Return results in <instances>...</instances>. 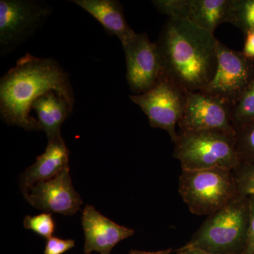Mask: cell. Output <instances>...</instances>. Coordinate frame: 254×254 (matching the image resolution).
<instances>
[{
	"instance_id": "25",
	"label": "cell",
	"mask_w": 254,
	"mask_h": 254,
	"mask_svg": "<svg viewBox=\"0 0 254 254\" xmlns=\"http://www.w3.org/2000/svg\"><path fill=\"white\" fill-rule=\"evenodd\" d=\"M245 45L242 53L247 58L254 60V31L248 32L245 34Z\"/></svg>"
},
{
	"instance_id": "9",
	"label": "cell",
	"mask_w": 254,
	"mask_h": 254,
	"mask_svg": "<svg viewBox=\"0 0 254 254\" xmlns=\"http://www.w3.org/2000/svg\"><path fill=\"white\" fill-rule=\"evenodd\" d=\"M127 63V80L134 95L146 93L155 86L163 66L156 43L145 33H136L123 45Z\"/></svg>"
},
{
	"instance_id": "3",
	"label": "cell",
	"mask_w": 254,
	"mask_h": 254,
	"mask_svg": "<svg viewBox=\"0 0 254 254\" xmlns=\"http://www.w3.org/2000/svg\"><path fill=\"white\" fill-rule=\"evenodd\" d=\"M250 221V198L238 196L208 215L183 247L215 254H242L248 239Z\"/></svg>"
},
{
	"instance_id": "26",
	"label": "cell",
	"mask_w": 254,
	"mask_h": 254,
	"mask_svg": "<svg viewBox=\"0 0 254 254\" xmlns=\"http://www.w3.org/2000/svg\"><path fill=\"white\" fill-rule=\"evenodd\" d=\"M175 254H215L211 252H206V251L198 250L195 248H186V247H182L175 251Z\"/></svg>"
},
{
	"instance_id": "17",
	"label": "cell",
	"mask_w": 254,
	"mask_h": 254,
	"mask_svg": "<svg viewBox=\"0 0 254 254\" xmlns=\"http://www.w3.org/2000/svg\"><path fill=\"white\" fill-rule=\"evenodd\" d=\"M230 118L235 131L254 120V79L242 98L232 107Z\"/></svg>"
},
{
	"instance_id": "12",
	"label": "cell",
	"mask_w": 254,
	"mask_h": 254,
	"mask_svg": "<svg viewBox=\"0 0 254 254\" xmlns=\"http://www.w3.org/2000/svg\"><path fill=\"white\" fill-rule=\"evenodd\" d=\"M81 222L85 254L93 252L110 254L119 242L134 235L133 229L118 225L102 215L93 205H87L83 209Z\"/></svg>"
},
{
	"instance_id": "24",
	"label": "cell",
	"mask_w": 254,
	"mask_h": 254,
	"mask_svg": "<svg viewBox=\"0 0 254 254\" xmlns=\"http://www.w3.org/2000/svg\"><path fill=\"white\" fill-rule=\"evenodd\" d=\"M250 204V221L248 239L242 254H254V194L249 196Z\"/></svg>"
},
{
	"instance_id": "28",
	"label": "cell",
	"mask_w": 254,
	"mask_h": 254,
	"mask_svg": "<svg viewBox=\"0 0 254 254\" xmlns=\"http://www.w3.org/2000/svg\"></svg>"
},
{
	"instance_id": "15",
	"label": "cell",
	"mask_w": 254,
	"mask_h": 254,
	"mask_svg": "<svg viewBox=\"0 0 254 254\" xmlns=\"http://www.w3.org/2000/svg\"><path fill=\"white\" fill-rule=\"evenodd\" d=\"M32 109L38 115L41 130L46 132L48 139L61 134V127L71 113L73 106L63 97L50 91L33 103Z\"/></svg>"
},
{
	"instance_id": "7",
	"label": "cell",
	"mask_w": 254,
	"mask_h": 254,
	"mask_svg": "<svg viewBox=\"0 0 254 254\" xmlns=\"http://www.w3.org/2000/svg\"><path fill=\"white\" fill-rule=\"evenodd\" d=\"M187 93L182 87L162 74L149 91L129 95V98L145 114L150 126L168 132L174 143L178 138L176 127L185 110Z\"/></svg>"
},
{
	"instance_id": "18",
	"label": "cell",
	"mask_w": 254,
	"mask_h": 254,
	"mask_svg": "<svg viewBox=\"0 0 254 254\" xmlns=\"http://www.w3.org/2000/svg\"><path fill=\"white\" fill-rule=\"evenodd\" d=\"M229 23L245 33L254 31V0H232Z\"/></svg>"
},
{
	"instance_id": "20",
	"label": "cell",
	"mask_w": 254,
	"mask_h": 254,
	"mask_svg": "<svg viewBox=\"0 0 254 254\" xmlns=\"http://www.w3.org/2000/svg\"><path fill=\"white\" fill-rule=\"evenodd\" d=\"M23 226L47 240L53 237L55 233V222L50 213H41L35 216L27 215L23 220Z\"/></svg>"
},
{
	"instance_id": "6",
	"label": "cell",
	"mask_w": 254,
	"mask_h": 254,
	"mask_svg": "<svg viewBox=\"0 0 254 254\" xmlns=\"http://www.w3.org/2000/svg\"><path fill=\"white\" fill-rule=\"evenodd\" d=\"M53 8L33 0L0 1V54H9L43 26Z\"/></svg>"
},
{
	"instance_id": "23",
	"label": "cell",
	"mask_w": 254,
	"mask_h": 254,
	"mask_svg": "<svg viewBox=\"0 0 254 254\" xmlns=\"http://www.w3.org/2000/svg\"><path fill=\"white\" fill-rule=\"evenodd\" d=\"M75 241L52 237L48 239L44 254H63L74 247Z\"/></svg>"
},
{
	"instance_id": "11",
	"label": "cell",
	"mask_w": 254,
	"mask_h": 254,
	"mask_svg": "<svg viewBox=\"0 0 254 254\" xmlns=\"http://www.w3.org/2000/svg\"><path fill=\"white\" fill-rule=\"evenodd\" d=\"M23 194L32 206L45 213L72 215L83 204L73 188L69 167L49 180L38 182Z\"/></svg>"
},
{
	"instance_id": "8",
	"label": "cell",
	"mask_w": 254,
	"mask_h": 254,
	"mask_svg": "<svg viewBox=\"0 0 254 254\" xmlns=\"http://www.w3.org/2000/svg\"><path fill=\"white\" fill-rule=\"evenodd\" d=\"M254 79V60L218 41L217 68L211 81L200 91L235 106Z\"/></svg>"
},
{
	"instance_id": "2",
	"label": "cell",
	"mask_w": 254,
	"mask_h": 254,
	"mask_svg": "<svg viewBox=\"0 0 254 254\" xmlns=\"http://www.w3.org/2000/svg\"><path fill=\"white\" fill-rule=\"evenodd\" d=\"M218 41L189 20L169 18L155 42L163 74L187 92L200 91L216 71Z\"/></svg>"
},
{
	"instance_id": "27",
	"label": "cell",
	"mask_w": 254,
	"mask_h": 254,
	"mask_svg": "<svg viewBox=\"0 0 254 254\" xmlns=\"http://www.w3.org/2000/svg\"><path fill=\"white\" fill-rule=\"evenodd\" d=\"M173 252V249L170 248L167 250L156 251V252H145V251L131 250L128 254H171Z\"/></svg>"
},
{
	"instance_id": "16",
	"label": "cell",
	"mask_w": 254,
	"mask_h": 254,
	"mask_svg": "<svg viewBox=\"0 0 254 254\" xmlns=\"http://www.w3.org/2000/svg\"><path fill=\"white\" fill-rule=\"evenodd\" d=\"M232 0H190L188 20L213 33L219 26L229 23Z\"/></svg>"
},
{
	"instance_id": "5",
	"label": "cell",
	"mask_w": 254,
	"mask_h": 254,
	"mask_svg": "<svg viewBox=\"0 0 254 254\" xmlns=\"http://www.w3.org/2000/svg\"><path fill=\"white\" fill-rule=\"evenodd\" d=\"M179 193L192 213L206 216L239 196L233 170L224 168L182 170Z\"/></svg>"
},
{
	"instance_id": "13",
	"label": "cell",
	"mask_w": 254,
	"mask_h": 254,
	"mask_svg": "<svg viewBox=\"0 0 254 254\" xmlns=\"http://www.w3.org/2000/svg\"><path fill=\"white\" fill-rule=\"evenodd\" d=\"M48 140L44 153L37 157L36 161L20 177L23 193L38 182L49 180L69 167V151L62 135Z\"/></svg>"
},
{
	"instance_id": "1",
	"label": "cell",
	"mask_w": 254,
	"mask_h": 254,
	"mask_svg": "<svg viewBox=\"0 0 254 254\" xmlns=\"http://www.w3.org/2000/svg\"><path fill=\"white\" fill-rule=\"evenodd\" d=\"M50 91L73 107L74 95L69 76L58 62L26 53L0 80L1 120L27 131H39L38 120L30 112L33 103Z\"/></svg>"
},
{
	"instance_id": "19",
	"label": "cell",
	"mask_w": 254,
	"mask_h": 254,
	"mask_svg": "<svg viewBox=\"0 0 254 254\" xmlns=\"http://www.w3.org/2000/svg\"><path fill=\"white\" fill-rule=\"evenodd\" d=\"M237 153L240 163H254V120L236 130Z\"/></svg>"
},
{
	"instance_id": "14",
	"label": "cell",
	"mask_w": 254,
	"mask_h": 254,
	"mask_svg": "<svg viewBox=\"0 0 254 254\" xmlns=\"http://www.w3.org/2000/svg\"><path fill=\"white\" fill-rule=\"evenodd\" d=\"M72 2L89 13L108 33L118 37L122 45L136 34L127 23L123 4L118 0H73Z\"/></svg>"
},
{
	"instance_id": "10",
	"label": "cell",
	"mask_w": 254,
	"mask_h": 254,
	"mask_svg": "<svg viewBox=\"0 0 254 254\" xmlns=\"http://www.w3.org/2000/svg\"><path fill=\"white\" fill-rule=\"evenodd\" d=\"M231 109L222 100L203 92H187L178 126L182 131L217 130L235 134L230 118Z\"/></svg>"
},
{
	"instance_id": "21",
	"label": "cell",
	"mask_w": 254,
	"mask_h": 254,
	"mask_svg": "<svg viewBox=\"0 0 254 254\" xmlns=\"http://www.w3.org/2000/svg\"><path fill=\"white\" fill-rule=\"evenodd\" d=\"M233 172L239 196L254 194V163H240Z\"/></svg>"
},
{
	"instance_id": "22",
	"label": "cell",
	"mask_w": 254,
	"mask_h": 254,
	"mask_svg": "<svg viewBox=\"0 0 254 254\" xmlns=\"http://www.w3.org/2000/svg\"><path fill=\"white\" fill-rule=\"evenodd\" d=\"M153 5L169 18L188 20L190 0H154Z\"/></svg>"
},
{
	"instance_id": "4",
	"label": "cell",
	"mask_w": 254,
	"mask_h": 254,
	"mask_svg": "<svg viewBox=\"0 0 254 254\" xmlns=\"http://www.w3.org/2000/svg\"><path fill=\"white\" fill-rule=\"evenodd\" d=\"M173 155L182 170L236 168L240 165L236 133L217 130L179 132Z\"/></svg>"
}]
</instances>
